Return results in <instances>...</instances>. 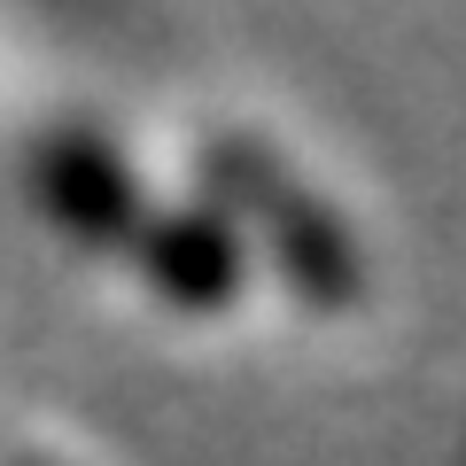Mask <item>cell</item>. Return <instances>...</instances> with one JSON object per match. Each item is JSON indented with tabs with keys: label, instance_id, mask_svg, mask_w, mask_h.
I'll use <instances>...</instances> for the list:
<instances>
[{
	"label": "cell",
	"instance_id": "6da1fadb",
	"mask_svg": "<svg viewBox=\"0 0 466 466\" xmlns=\"http://www.w3.org/2000/svg\"><path fill=\"white\" fill-rule=\"evenodd\" d=\"M210 179H226L233 210L265 218V226L280 233L288 272H296L311 296H350V288H358V249H350V233L334 226L288 171H272V156H257L249 140H210Z\"/></svg>",
	"mask_w": 466,
	"mask_h": 466
},
{
	"label": "cell",
	"instance_id": "7a4b0ae2",
	"mask_svg": "<svg viewBox=\"0 0 466 466\" xmlns=\"http://www.w3.org/2000/svg\"><path fill=\"white\" fill-rule=\"evenodd\" d=\"M133 257L148 272V288H164L179 311H210V303H226L241 288V226L226 210H202V202L140 218Z\"/></svg>",
	"mask_w": 466,
	"mask_h": 466
},
{
	"label": "cell",
	"instance_id": "3957f363",
	"mask_svg": "<svg viewBox=\"0 0 466 466\" xmlns=\"http://www.w3.org/2000/svg\"><path fill=\"white\" fill-rule=\"evenodd\" d=\"M39 202L78 241H133V226H140V187L101 133L39 140Z\"/></svg>",
	"mask_w": 466,
	"mask_h": 466
}]
</instances>
